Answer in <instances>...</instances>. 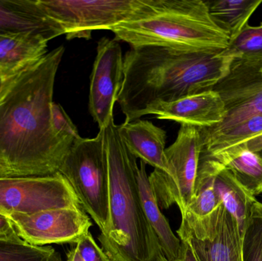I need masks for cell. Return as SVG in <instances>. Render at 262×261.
<instances>
[{
    "label": "cell",
    "mask_w": 262,
    "mask_h": 261,
    "mask_svg": "<svg viewBox=\"0 0 262 261\" xmlns=\"http://www.w3.org/2000/svg\"><path fill=\"white\" fill-rule=\"evenodd\" d=\"M64 53V46H59L4 78L0 90V178L56 174L75 144L58 136L52 124L55 77Z\"/></svg>",
    "instance_id": "obj_1"
},
{
    "label": "cell",
    "mask_w": 262,
    "mask_h": 261,
    "mask_svg": "<svg viewBox=\"0 0 262 261\" xmlns=\"http://www.w3.org/2000/svg\"><path fill=\"white\" fill-rule=\"evenodd\" d=\"M234 61L226 49L131 48L124 58V79L117 101L125 122L140 119L157 103L212 90L229 75Z\"/></svg>",
    "instance_id": "obj_2"
},
{
    "label": "cell",
    "mask_w": 262,
    "mask_h": 261,
    "mask_svg": "<svg viewBox=\"0 0 262 261\" xmlns=\"http://www.w3.org/2000/svg\"><path fill=\"white\" fill-rule=\"evenodd\" d=\"M109 177L110 228L98 240L107 253L127 261H160L163 254L140 201L137 158L129 151L112 120L104 129Z\"/></svg>",
    "instance_id": "obj_3"
},
{
    "label": "cell",
    "mask_w": 262,
    "mask_h": 261,
    "mask_svg": "<svg viewBox=\"0 0 262 261\" xmlns=\"http://www.w3.org/2000/svg\"><path fill=\"white\" fill-rule=\"evenodd\" d=\"M110 31L115 40L131 48L223 51L228 49L230 40L214 22L203 0H156L149 15L121 23Z\"/></svg>",
    "instance_id": "obj_4"
},
{
    "label": "cell",
    "mask_w": 262,
    "mask_h": 261,
    "mask_svg": "<svg viewBox=\"0 0 262 261\" xmlns=\"http://www.w3.org/2000/svg\"><path fill=\"white\" fill-rule=\"evenodd\" d=\"M58 173L73 188L81 208L106 234L110 228L109 177L104 130L95 138L81 137L66 155Z\"/></svg>",
    "instance_id": "obj_5"
},
{
    "label": "cell",
    "mask_w": 262,
    "mask_h": 261,
    "mask_svg": "<svg viewBox=\"0 0 262 261\" xmlns=\"http://www.w3.org/2000/svg\"><path fill=\"white\" fill-rule=\"evenodd\" d=\"M156 0H38L58 23L68 40L89 39L92 32L112 28L149 15Z\"/></svg>",
    "instance_id": "obj_6"
},
{
    "label": "cell",
    "mask_w": 262,
    "mask_h": 261,
    "mask_svg": "<svg viewBox=\"0 0 262 261\" xmlns=\"http://www.w3.org/2000/svg\"><path fill=\"white\" fill-rule=\"evenodd\" d=\"M170 175L154 169L149 180L161 210L177 205L181 215L192 201L198 173L201 144L197 127L181 124L175 142L165 150Z\"/></svg>",
    "instance_id": "obj_7"
},
{
    "label": "cell",
    "mask_w": 262,
    "mask_h": 261,
    "mask_svg": "<svg viewBox=\"0 0 262 261\" xmlns=\"http://www.w3.org/2000/svg\"><path fill=\"white\" fill-rule=\"evenodd\" d=\"M81 207L73 188L61 173L0 178V214L3 216Z\"/></svg>",
    "instance_id": "obj_8"
},
{
    "label": "cell",
    "mask_w": 262,
    "mask_h": 261,
    "mask_svg": "<svg viewBox=\"0 0 262 261\" xmlns=\"http://www.w3.org/2000/svg\"><path fill=\"white\" fill-rule=\"evenodd\" d=\"M261 67L234 61L229 75L212 89L224 102V120L213 127H197L200 137L217 134L251 116L262 114Z\"/></svg>",
    "instance_id": "obj_9"
},
{
    "label": "cell",
    "mask_w": 262,
    "mask_h": 261,
    "mask_svg": "<svg viewBox=\"0 0 262 261\" xmlns=\"http://www.w3.org/2000/svg\"><path fill=\"white\" fill-rule=\"evenodd\" d=\"M177 234L189 244L198 261H243L236 220L223 205L203 220L182 219Z\"/></svg>",
    "instance_id": "obj_10"
},
{
    "label": "cell",
    "mask_w": 262,
    "mask_h": 261,
    "mask_svg": "<svg viewBox=\"0 0 262 261\" xmlns=\"http://www.w3.org/2000/svg\"><path fill=\"white\" fill-rule=\"evenodd\" d=\"M20 239L34 246L77 245L89 232L92 224L81 208L46 210L33 214L6 216Z\"/></svg>",
    "instance_id": "obj_11"
},
{
    "label": "cell",
    "mask_w": 262,
    "mask_h": 261,
    "mask_svg": "<svg viewBox=\"0 0 262 261\" xmlns=\"http://www.w3.org/2000/svg\"><path fill=\"white\" fill-rule=\"evenodd\" d=\"M124 79V57L119 41L102 38L98 43L97 55L91 75L89 108L100 130L114 119Z\"/></svg>",
    "instance_id": "obj_12"
},
{
    "label": "cell",
    "mask_w": 262,
    "mask_h": 261,
    "mask_svg": "<svg viewBox=\"0 0 262 261\" xmlns=\"http://www.w3.org/2000/svg\"><path fill=\"white\" fill-rule=\"evenodd\" d=\"M170 120L198 128L211 127L223 122L226 116L224 102L212 90L195 93L169 103H157L146 109L145 115Z\"/></svg>",
    "instance_id": "obj_13"
},
{
    "label": "cell",
    "mask_w": 262,
    "mask_h": 261,
    "mask_svg": "<svg viewBox=\"0 0 262 261\" xmlns=\"http://www.w3.org/2000/svg\"><path fill=\"white\" fill-rule=\"evenodd\" d=\"M64 34L38 0H0V35H37L49 41Z\"/></svg>",
    "instance_id": "obj_14"
},
{
    "label": "cell",
    "mask_w": 262,
    "mask_h": 261,
    "mask_svg": "<svg viewBox=\"0 0 262 261\" xmlns=\"http://www.w3.org/2000/svg\"><path fill=\"white\" fill-rule=\"evenodd\" d=\"M118 132L129 151L154 169L170 175L166 159V132L150 121L137 120L118 125Z\"/></svg>",
    "instance_id": "obj_15"
},
{
    "label": "cell",
    "mask_w": 262,
    "mask_h": 261,
    "mask_svg": "<svg viewBox=\"0 0 262 261\" xmlns=\"http://www.w3.org/2000/svg\"><path fill=\"white\" fill-rule=\"evenodd\" d=\"M137 182L140 201L146 222L157 239L163 257L167 261L180 260L181 240L175 235L169 221L162 212L149 182V176L146 170V163L141 160L137 170Z\"/></svg>",
    "instance_id": "obj_16"
},
{
    "label": "cell",
    "mask_w": 262,
    "mask_h": 261,
    "mask_svg": "<svg viewBox=\"0 0 262 261\" xmlns=\"http://www.w3.org/2000/svg\"><path fill=\"white\" fill-rule=\"evenodd\" d=\"M210 159L213 169L215 193L222 205L235 218L240 235L243 238L254 207L258 201L236 180L223 164L215 159Z\"/></svg>",
    "instance_id": "obj_17"
},
{
    "label": "cell",
    "mask_w": 262,
    "mask_h": 261,
    "mask_svg": "<svg viewBox=\"0 0 262 261\" xmlns=\"http://www.w3.org/2000/svg\"><path fill=\"white\" fill-rule=\"evenodd\" d=\"M49 41L32 35H0V75L11 76L48 54Z\"/></svg>",
    "instance_id": "obj_18"
},
{
    "label": "cell",
    "mask_w": 262,
    "mask_h": 261,
    "mask_svg": "<svg viewBox=\"0 0 262 261\" xmlns=\"http://www.w3.org/2000/svg\"><path fill=\"white\" fill-rule=\"evenodd\" d=\"M232 173L252 196L262 194V156L242 145L229 147L212 156Z\"/></svg>",
    "instance_id": "obj_19"
},
{
    "label": "cell",
    "mask_w": 262,
    "mask_h": 261,
    "mask_svg": "<svg viewBox=\"0 0 262 261\" xmlns=\"http://www.w3.org/2000/svg\"><path fill=\"white\" fill-rule=\"evenodd\" d=\"M213 182L212 160L209 158L200 157L193 198L184 214L182 215V219L203 220L209 217L222 205L214 188Z\"/></svg>",
    "instance_id": "obj_20"
},
{
    "label": "cell",
    "mask_w": 262,
    "mask_h": 261,
    "mask_svg": "<svg viewBox=\"0 0 262 261\" xmlns=\"http://www.w3.org/2000/svg\"><path fill=\"white\" fill-rule=\"evenodd\" d=\"M209 15L217 26L229 35L236 36L262 3V0H214L205 1Z\"/></svg>",
    "instance_id": "obj_21"
},
{
    "label": "cell",
    "mask_w": 262,
    "mask_h": 261,
    "mask_svg": "<svg viewBox=\"0 0 262 261\" xmlns=\"http://www.w3.org/2000/svg\"><path fill=\"white\" fill-rule=\"evenodd\" d=\"M226 51L235 61L262 66V23L258 26L246 25L229 40Z\"/></svg>",
    "instance_id": "obj_22"
},
{
    "label": "cell",
    "mask_w": 262,
    "mask_h": 261,
    "mask_svg": "<svg viewBox=\"0 0 262 261\" xmlns=\"http://www.w3.org/2000/svg\"><path fill=\"white\" fill-rule=\"evenodd\" d=\"M0 261H63L52 247L34 246L23 239H0Z\"/></svg>",
    "instance_id": "obj_23"
},
{
    "label": "cell",
    "mask_w": 262,
    "mask_h": 261,
    "mask_svg": "<svg viewBox=\"0 0 262 261\" xmlns=\"http://www.w3.org/2000/svg\"><path fill=\"white\" fill-rule=\"evenodd\" d=\"M243 261H262V203L254 207L250 220L242 238Z\"/></svg>",
    "instance_id": "obj_24"
},
{
    "label": "cell",
    "mask_w": 262,
    "mask_h": 261,
    "mask_svg": "<svg viewBox=\"0 0 262 261\" xmlns=\"http://www.w3.org/2000/svg\"><path fill=\"white\" fill-rule=\"evenodd\" d=\"M52 124L55 133L68 140L75 142L81 138L76 126L60 104L52 105Z\"/></svg>",
    "instance_id": "obj_25"
},
{
    "label": "cell",
    "mask_w": 262,
    "mask_h": 261,
    "mask_svg": "<svg viewBox=\"0 0 262 261\" xmlns=\"http://www.w3.org/2000/svg\"><path fill=\"white\" fill-rule=\"evenodd\" d=\"M75 246L78 248L84 261H115L97 244L91 232Z\"/></svg>",
    "instance_id": "obj_26"
},
{
    "label": "cell",
    "mask_w": 262,
    "mask_h": 261,
    "mask_svg": "<svg viewBox=\"0 0 262 261\" xmlns=\"http://www.w3.org/2000/svg\"><path fill=\"white\" fill-rule=\"evenodd\" d=\"M0 239L19 240L20 237L7 217L0 214Z\"/></svg>",
    "instance_id": "obj_27"
},
{
    "label": "cell",
    "mask_w": 262,
    "mask_h": 261,
    "mask_svg": "<svg viewBox=\"0 0 262 261\" xmlns=\"http://www.w3.org/2000/svg\"><path fill=\"white\" fill-rule=\"evenodd\" d=\"M238 145L243 146L255 153H259L262 156V134L258 135Z\"/></svg>",
    "instance_id": "obj_28"
},
{
    "label": "cell",
    "mask_w": 262,
    "mask_h": 261,
    "mask_svg": "<svg viewBox=\"0 0 262 261\" xmlns=\"http://www.w3.org/2000/svg\"><path fill=\"white\" fill-rule=\"evenodd\" d=\"M182 242V252H181V260L182 261H198L193 251H192L191 247L189 246L187 242L184 241H181Z\"/></svg>",
    "instance_id": "obj_29"
},
{
    "label": "cell",
    "mask_w": 262,
    "mask_h": 261,
    "mask_svg": "<svg viewBox=\"0 0 262 261\" xmlns=\"http://www.w3.org/2000/svg\"><path fill=\"white\" fill-rule=\"evenodd\" d=\"M66 261H84V260L81 257L78 248L75 246L72 249L68 251Z\"/></svg>",
    "instance_id": "obj_30"
},
{
    "label": "cell",
    "mask_w": 262,
    "mask_h": 261,
    "mask_svg": "<svg viewBox=\"0 0 262 261\" xmlns=\"http://www.w3.org/2000/svg\"><path fill=\"white\" fill-rule=\"evenodd\" d=\"M107 254H108L115 261H127L125 259L123 258V257H120L118 254H113V253H107Z\"/></svg>",
    "instance_id": "obj_31"
},
{
    "label": "cell",
    "mask_w": 262,
    "mask_h": 261,
    "mask_svg": "<svg viewBox=\"0 0 262 261\" xmlns=\"http://www.w3.org/2000/svg\"><path fill=\"white\" fill-rule=\"evenodd\" d=\"M3 81H4V78L0 75V90H1L2 87H3Z\"/></svg>",
    "instance_id": "obj_32"
},
{
    "label": "cell",
    "mask_w": 262,
    "mask_h": 261,
    "mask_svg": "<svg viewBox=\"0 0 262 261\" xmlns=\"http://www.w3.org/2000/svg\"><path fill=\"white\" fill-rule=\"evenodd\" d=\"M160 261H167V260H166V259L163 258V260H161ZM177 261H182V260H181V259H180V260H177Z\"/></svg>",
    "instance_id": "obj_33"
},
{
    "label": "cell",
    "mask_w": 262,
    "mask_h": 261,
    "mask_svg": "<svg viewBox=\"0 0 262 261\" xmlns=\"http://www.w3.org/2000/svg\"><path fill=\"white\" fill-rule=\"evenodd\" d=\"M260 70H261V72H262V67H261V69H260Z\"/></svg>",
    "instance_id": "obj_34"
}]
</instances>
